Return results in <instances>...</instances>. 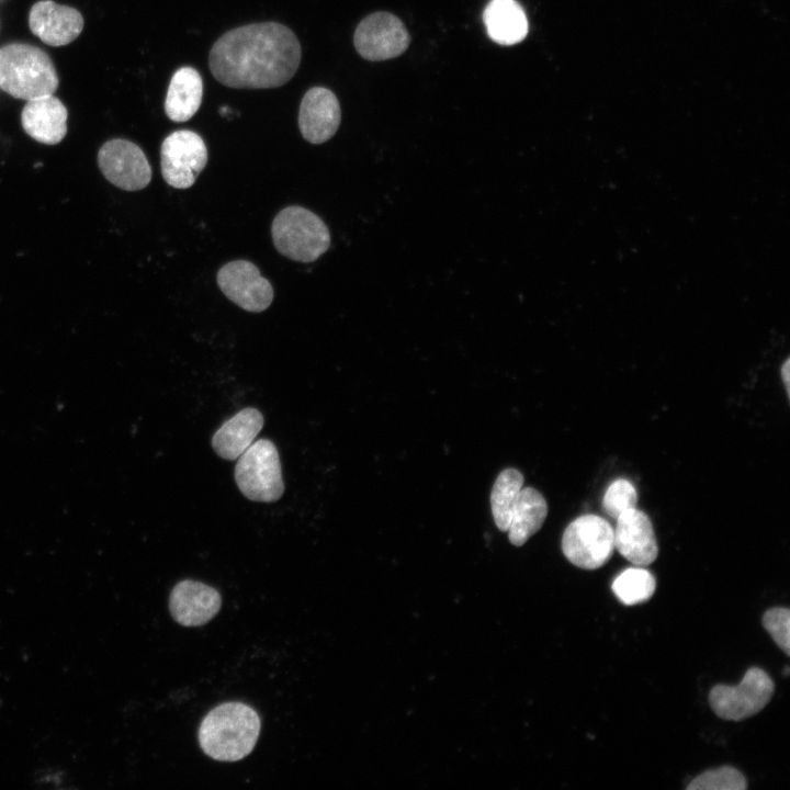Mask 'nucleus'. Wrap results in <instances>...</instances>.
Listing matches in <instances>:
<instances>
[{
  "label": "nucleus",
  "mask_w": 790,
  "mask_h": 790,
  "mask_svg": "<svg viewBox=\"0 0 790 790\" xmlns=\"http://www.w3.org/2000/svg\"><path fill=\"white\" fill-rule=\"evenodd\" d=\"M614 548L636 566L652 564L658 554V545L650 517L632 508L616 519L613 529Z\"/></svg>",
  "instance_id": "12"
},
{
  "label": "nucleus",
  "mask_w": 790,
  "mask_h": 790,
  "mask_svg": "<svg viewBox=\"0 0 790 790\" xmlns=\"http://www.w3.org/2000/svg\"><path fill=\"white\" fill-rule=\"evenodd\" d=\"M789 363H790V361H789V359H787L786 362L783 363V365L781 366V377H782V382H783V384H785V387H786V391H787L788 396H789V394H790V391H789V386H790V383H789V380H790V366H789Z\"/></svg>",
  "instance_id": "26"
},
{
  "label": "nucleus",
  "mask_w": 790,
  "mask_h": 790,
  "mask_svg": "<svg viewBox=\"0 0 790 790\" xmlns=\"http://www.w3.org/2000/svg\"><path fill=\"white\" fill-rule=\"evenodd\" d=\"M774 690L775 685L768 674L758 667H751L737 686H714L709 702L719 718L741 721L764 709Z\"/></svg>",
  "instance_id": "7"
},
{
  "label": "nucleus",
  "mask_w": 790,
  "mask_h": 790,
  "mask_svg": "<svg viewBox=\"0 0 790 790\" xmlns=\"http://www.w3.org/2000/svg\"><path fill=\"white\" fill-rule=\"evenodd\" d=\"M636 504L637 493L634 485L625 478H618L607 488L602 509L609 517L617 519L624 511L636 508Z\"/></svg>",
  "instance_id": "24"
},
{
  "label": "nucleus",
  "mask_w": 790,
  "mask_h": 790,
  "mask_svg": "<svg viewBox=\"0 0 790 790\" xmlns=\"http://www.w3.org/2000/svg\"><path fill=\"white\" fill-rule=\"evenodd\" d=\"M613 550L612 526L594 514L574 519L562 537L563 554L579 568L597 569L603 566L612 556Z\"/></svg>",
  "instance_id": "6"
},
{
  "label": "nucleus",
  "mask_w": 790,
  "mask_h": 790,
  "mask_svg": "<svg viewBox=\"0 0 790 790\" xmlns=\"http://www.w3.org/2000/svg\"><path fill=\"white\" fill-rule=\"evenodd\" d=\"M259 733L260 719L250 706L226 702L211 710L202 720L199 742L211 758L237 761L252 752Z\"/></svg>",
  "instance_id": "2"
},
{
  "label": "nucleus",
  "mask_w": 790,
  "mask_h": 790,
  "mask_svg": "<svg viewBox=\"0 0 790 790\" xmlns=\"http://www.w3.org/2000/svg\"><path fill=\"white\" fill-rule=\"evenodd\" d=\"M612 591L624 605L632 606L648 600L656 588L653 574L643 566H633L621 572L612 582Z\"/></svg>",
  "instance_id": "22"
},
{
  "label": "nucleus",
  "mask_w": 790,
  "mask_h": 790,
  "mask_svg": "<svg viewBox=\"0 0 790 790\" xmlns=\"http://www.w3.org/2000/svg\"><path fill=\"white\" fill-rule=\"evenodd\" d=\"M235 481L245 497L272 503L284 492L279 452L272 441H253L237 459Z\"/></svg>",
  "instance_id": "5"
},
{
  "label": "nucleus",
  "mask_w": 790,
  "mask_h": 790,
  "mask_svg": "<svg viewBox=\"0 0 790 790\" xmlns=\"http://www.w3.org/2000/svg\"><path fill=\"white\" fill-rule=\"evenodd\" d=\"M746 788L745 777L731 766L707 770L687 786L688 790H745Z\"/></svg>",
  "instance_id": "23"
},
{
  "label": "nucleus",
  "mask_w": 790,
  "mask_h": 790,
  "mask_svg": "<svg viewBox=\"0 0 790 790\" xmlns=\"http://www.w3.org/2000/svg\"><path fill=\"white\" fill-rule=\"evenodd\" d=\"M219 592L201 582L184 579L171 590L169 610L172 618L184 627L207 623L221 609Z\"/></svg>",
  "instance_id": "15"
},
{
  "label": "nucleus",
  "mask_w": 790,
  "mask_h": 790,
  "mask_svg": "<svg viewBox=\"0 0 790 790\" xmlns=\"http://www.w3.org/2000/svg\"><path fill=\"white\" fill-rule=\"evenodd\" d=\"M548 516V504L540 492L532 487L521 488L512 507L508 538L515 546L524 544L540 530Z\"/></svg>",
  "instance_id": "20"
},
{
  "label": "nucleus",
  "mask_w": 790,
  "mask_h": 790,
  "mask_svg": "<svg viewBox=\"0 0 790 790\" xmlns=\"http://www.w3.org/2000/svg\"><path fill=\"white\" fill-rule=\"evenodd\" d=\"M216 280L225 296L247 312H263L273 301L271 283L250 261L235 260L224 264Z\"/></svg>",
  "instance_id": "11"
},
{
  "label": "nucleus",
  "mask_w": 790,
  "mask_h": 790,
  "mask_svg": "<svg viewBox=\"0 0 790 790\" xmlns=\"http://www.w3.org/2000/svg\"><path fill=\"white\" fill-rule=\"evenodd\" d=\"M67 117L66 106L53 94L27 100L21 113L25 133L46 145H55L64 139Z\"/></svg>",
  "instance_id": "16"
},
{
  "label": "nucleus",
  "mask_w": 790,
  "mask_h": 790,
  "mask_svg": "<svg viewBox=\"0 0 790 790\" xmlns=\"http://www.w3.org/2000/svg\"><path fill=\"white\" fill-rule=\"evenodd\" d=\"M788 673H789V667L786 666V668H785V675H788Z\"/></svg>",
  "instance_id": "27"
},
{
  "label": "nucleus",
  "mask_w": 790,
  "mask_h": 790,
  "mask_svg": "<svg viewBox=\"0 0 790 790\" xmlns=\"http://www.w3.org/2000/svg\"><path fill=\"white\" fill-rule=\"evenodd\" d=\"M271 235L281 255L300 262L315 261L330 246V233L323 219L297 205L287 206L276 214Z\"/></svg>",
  "instance_id": "4"
},
{
  "label": "nucleus",
  "mask_w": 790,
  "mask_h": 790,
  "mask_svg": "<svg viewBox=\"0 0 790 790\" xmlns=\"http://www.w3.org/2000/svg\"><path fill=\"white\" fill-rule=\"evenodd\" d=\"M294 32L278 22H260L224 33L212 46L208 67L222 84L236 89H271L285 84L301 63Z\"/></svg>",
  "instance_id": "1"
},
{
  "label": "nucleus",
  "mask_w": 790,
  "mask_h": 790,
  "mask_svg": "<svg viewBox=\"0 0 790 790\" xmlns=\"http://www.w3.org/2000/svg\"><path fill=\"white\" fill-rule=\"evenodd\" d=\"M207 148L203 138L189 129L174 131L160 148L162 178L170 187H192L207 163Z\"/></svg>",
  "instance_id": "8"
},
{
  "label": "nucleus",
  "mask_w": 790,
  "mask_h": 790,
  "mask_svg": "<svg viewBox=\"0 0 790 790\" xmlns=\"http://www.w3.org/2000/svg\"><path fill=\"white\" fill-rule=\"evenodd\" d=\"M483 20L488 36L500 45H515L528 34V20L516 0H490Z\"/></svg>",
  "instance_id": "19"
},
{
  "label": "nucleus",
  "mask_w": 790,
  "mask_h": 790,
  "mask_svg": "<svg viewBox=\"0 0 790 790\" xmlns=\"http://www.w3.org/2000/svg\"><path fill=\"white\" fill-rule=\"evenodd\" d=\"M522 485V474L511 467L501 471L493 485L490 506L494 521L500 531L508 530L512 507Z\"/></svg>",
  "instance_id": "21"
},
{
  "label": "nucleus",
  "mask_w": 790,
  "mask_h": 790,
  "mask_svg": "<svg viewBox=\"0 0 790 790\" xmlns=\"http://www.w3.org/2000/svg\"><path fill=\"white\" fill-rule=\"evenodd\" d=\"M763 625L775 643L790 655V611L788 608H772L765 612Z\"/></svg>",
  "instance_id": "25"
},
{
  "label": "nucleus",
  "mask_w": 790,
  "mask_h": 790,
  "mask_svg": "<svg viewBox=\"0 0 790 790\" xmlns=\"http://www.w3.org/2000/svg\"><path fill=\"white\" fill-rule=\"evenodd\" d=\"M59 80L49 56L41 48L12 43L0 48V88L16 99L53 94Z\"/></svg>",
  "instance_id": "3"
},
{
  "label": "nucleus",
  "mask_w": 790,
  "mask_h": 790,
  "mask_svg": "<svg viewBox=\"0 0 790 790\" xmlns=\"http://www.w3.org/2000/svg\"><path fill=\"white\" fill-rule=\"evenodd\" d=\"M341 121L340 104L325 87H313L304 94L298 111V127L311 144H323L337 132Z\"/></svg>",
  "instance_id": "13"
},
{
  "label": "nucleus",
  "mask_w": 790,
  "mask_h": 790,
  "mask_svg": "<svg viewBox=\"0 0 790 790\" xmlns=\"http://www.w3.org/2000/svg\"><path fill=\"white\" fill-rule=\"evenodd\" d=\"M32 33L50 46H63L75 41L83 29L81 13L52 0L36 2L30 10Z\"/></svg>",
  "instance_id": "14"
},
{
  "label": "nucleus",
  "mask_w": 790,
  "mask_h": 790,
  "mask_svg": "<svg viewBox=\"0 0 790 790\" xmlns=\"http://www.w3.org/2000/svg\"><path fill=\"white\" fill-rule=\"evenodd\" d=\"M202 97L203 80L200 72L193 67H181L170 79L165 112L173 122H187L200 109Z\"/></svg>",
  "instance_id": "18"
},
{
  "label": "nucleus",
  "mask_w": 790,
  "mask_h": 790,
  "mask_svg": "<svg viewBox=\"0 0 790 790\" xmlns=\"http://www.w3.org/2000/svg\"><path fill=\"white\" fill-rule=\"evenodd\" d=\"M98 163L108 181L125 191H138L151 180V168L143 149L127 139L115 138L102 145Z\"/></svg>",
  "instance_id": "10"
},
{
  "label": "nucleus",
  "mask_w": 790,
  "mask_h": 790,
  "mask_svg": "<svg viewBox=\"0 0 790 790\" xmlns=\"http://www.w3.org/2000/svg\"><path fill=\"white\" fill-rule=\"evenodd\" d=\"M410 43L404 23L388 12H374L357 26L353 44L361 57L377 61L402 55Z\"/></svg>",
  "instance_id": "9"
},
{
  "label": "nucleus",
  "mask_w": 790,
  "mask_h": 790,
  "mask_svg": "<svg viewBox=\"0 0 790 790\" xmlns=\"http://www.w3.org/2000/svg\"><path fill=\"white\" fill-rule=\"evenodd\" d=\"M263 424V416L258 409L244 408L216 430L212 447L218 456L236 460L255 441Z\"/></svg>",
  "instance_id": "17"
}]
</instances>
